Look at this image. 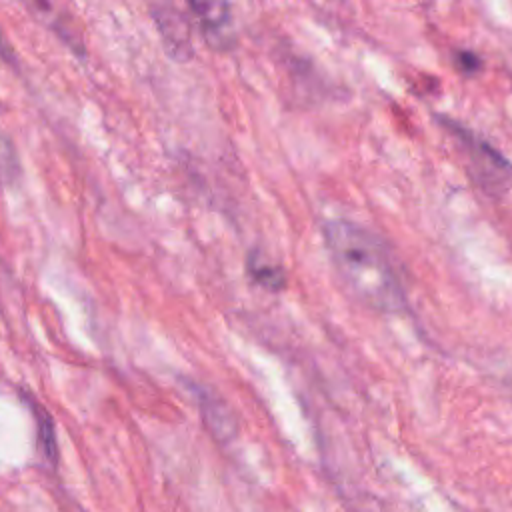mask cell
I'll list each match as a JSON object with an SVG mask.
<instances>
[{"mask_svg": "<svg viewBox=\"0 0 512 512\" xmlns=\"http://www.w3.org/2000/svg\"><path fill=\"white\" fill-rule=\"evenodd\" d=\"M324 240L338 274L362 304L384 314L404 310L402 282L376 234L350 220H330L324 224Z\"/></svg>", "mask_w": 512, "mask_h": 512, "instance_id": "obj_1", "label": "cell"}, {"mask_svg": "<svg viewBox=\"0 0 512 512\" xmlns=\"http://www.w3.org/2000/svg\"><path fill=\"white\" fill-rule=\"evenodd\" d=\"M438 122L458 142L468 176L476 188L494 200L506 196L512 188V162L496 146L474 130L462 126L458 120L440 116Z\"/></svg>", "mask_w": 512, "mask_h": 512, "instance_id": "obj_2", "label": "cell"}, {"mask_svg": "<svg viewBox=\"0 0 512 512\" xmlns=\"http://www.w3.org/2000/svg\"><path fill=\"white\" fill-rule=\"evenodd\" d=\"M150 12L166 52L174 60H180V62L190 60L194 50H192V34H190L188 18L172 4H154L150 6Z\"/></svg>", "mask_w": 512, "mask_h": 512, "instance_id": "obj_3", "label": "cell"}, {"mask_svg": "<svg viewBox=\"0 0 512 512\" xmlns=\"http://www.w3.org/2000/svg\"><path fill=\"white\" fill-rule=\"evenodd\" d=\"M190 12L198 20L204 40L214 50H228L234 44L230 4L226 2H190Z\"/></svg>", "mask_w": 512, "mask_h": 512, "instance_id": "obj_4", "label": "cell"}, {"mask_svg": "<svg viewBox=\"0 0 512 512\" xmlns=\"http://www.w3.org/2000/svg\"><path fill=\"white\" fill-rule=\"evenodd\" d=\"M194 390L198 396V406L206 428L218 442H230L236 436V420L230 408L224 404L222 398L214 396L210 390L198 386H194Z\"/></svg>", "mask_w": 512, "mask_h": 512, "instance_id": "obj_5", "label": "cell"}, {"mask_svg": "<svg viewBox=\"0 0 512 512\" xmlns=\"http://www.w3.org/2000/svg\"><path fill=\"white\" fill-rule=\"evenodd\" d=\"M246 272L252 278V282L260 284L270 292H280L286 286V272L282 270V266L266 260L256 250H252L246 258Z\"/></svg>", "mask_w": 512, "mask_h": 512, "instance_id": "obj_6", "label": "cell"}, {"mask_svg": "<svg viewBox=\"0 0 512 512\" xmlns=\"http://www.w3.org/2000/svg\"><path fill=\"white\" fill-rule=\"evenodd\" d=\"M30 408L34 410V418H36V430H38V450L42 454V458L56 466L58 462V442H56V430H54V420L50 416V412H46L40 404H36L34 400H30Z\"/></svg>", "mask_w": 512, "mask_h": 512, "instance_id": "obj_7", "label": "cell"}, {"mask_svg": "<svg viewBox=\"0 0 512 512\" xmlns=\"http://www.w3.org/2000/svg\"><path fill=\"white\" fill-rule=\"evenodd\" d=\"M20 176V160L10 136L0 128V184H14Z\"/></svg>", "mask_w": 512, "mask_h": 512, "instance_id": "obj_8", "label": "cell"}, {"mask_svg": "<svg viewBox=\"0 0 512 512\" xmlns=\"http://www.w3.org/2000/svg\"><path fill=\"white\" fill-rule=\"evenodd\" d=\"M452 58H454V66H456L462 74H466V76L476 74V72L482 70V66H484L482 58H480L476 52H472V50H462V48H458V50H454Z\"/></svg>", "mask_w": 512, "mask_h": 512, "instance_id": "obj_9", "label": "cell"}, {"mask_svg": "<svg viewBox=\"0 0 512 512\" xmlns=\"http://www.w3.org/2000/svg\"><path fill=\"white\" fill-rule=\"evenodd\" d=\"M0 58H4L6 62H14V52H12L10 44L6 42V38L2 36V32H0Z\"/></svg>", "mask_w": 512, "mask_h": 512, "instance_id": "obj_10", "label": "cell"}]
</instances>
